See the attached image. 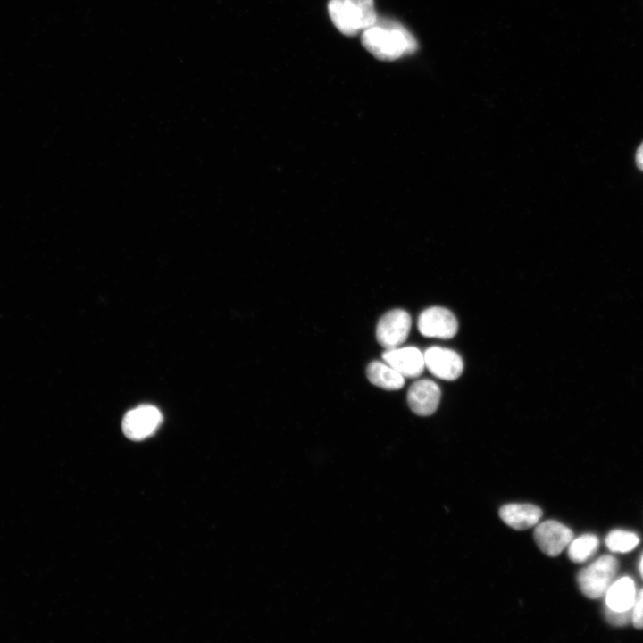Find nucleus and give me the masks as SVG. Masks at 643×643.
Listing matches in <instances>:
<instances>
[{"mask_svg": "<svg viewBox=\"0 0 643 643\" xmlns=\"http://www.w3.org/2000/svg\"><path fill=\"white\" fill-rule=\"evenodd\" d=\"M363 46L381 61H394L413 54L418 43L413 35L401 23L378 17L375 23L363 31Z\"/></svg>", "mask_w": 643, "mask_h": 643, "instance_id": "f257e3e1", "label": "nucleus"}, {"mask_svg": "<svg viewBox=\"0 0 643 643\" xmlns=\"http://www.w3.org/2000/svg\"><path fill=\"white\" fill-rule=\"evenodd\" d=\"M328 11L335 27L346 36L365 30L378 18L373 0H330Z\"/></svg>", "mask_w": 643, "mask_h": 643, "instance_id": "f03ea898", "label": "nucleus"}, {"mask_svg": "<svg viewBox=\"0 0 643 643\" xmlns=\"http://www.w3.org/2000/svg\"><path fill=\"white\" fill-rule=\"evenodd\" d=\"M618 571L617 560L605 555L582 569L578 575V584L584 596L597 599L605 595Z\"/></svg>", "mask_w": 643, "mask_h": 643, "instance_id": "7ed1b4c3", "label": "nucleus"}, {"mask_svg": "<svg viewBox=\"0 0 643 643\" xmlns=\"http://www.w3.org/2000/svg\"><path fill=\"white\" fill-rule=\"evenodd\" d=\"M411 317L402 309H393L383 314L376 327L378 343L386 349L402 345L411 329Z\"/></svg>", "mask_w": 643, "mask_h": 643, "instance_id": "20e7f679", "label": "nucleus"}, {"mask_svg": "<svg viewBox=\"0 0 643 643\" xmlns=\"http://www.w3.org/2000/svg\"><path fill=\"white\" fill-rule=\"evenodd\" d=\"M162 421L163 416L158 408L150 405H142L125 414L122 430L127 438L139 441L152 436Z\"/></svg>", "mask_w": 643, "mask_h": 643, "instance_id": "39448f33", "label": "nucleus"}, {"mask_svg": "<svg viewBox=\"0 0 643 643\" xmlns=\"http://www.w3.org/2000/svg\"><path fill=\"white\" fill-rule=\"evenodd\" d=\"M417 326L423 336L443 339L453 338L458 330V322L454 313L439 306H432L422 312Z\"/></svg>", "mask_w": 643, "mask_h": 643, "instance_id": "423d86ee", "label": "nucleus"}, {"mask_svg": "<svg viewBox=\"0 0 643 643\" xmlns=\"http://www.w3.org/2000/svg\"><path fill=\"white\" fill-rule=\"evenodd\" d=\"M573 539V532L563 523L547 520L538 523L534 539L540 550L548 556L558 555Z\"/></svg>", "mask_w": 643, "mask_h": 643, "instance_id": "0eeeda50", "label": "nucleus"}, {"mask_svg": "<svg viewBox=\"0 0 643 643\" xmlns=\"http://www.w3.org/2000/svg\"><path fill=\"white\" fill-rule=\"evenodd\" d=\"M425 367L435 376L446 380H456L463 372V363L454 350L431 347L423 354Z\"/></svg>", "mask_w": 643, "mask_h": 643, "instance_id": "6e6552de", "label": "nucleus"}, {"mask_svg": "<svg viewBox=\"0 0 643 643\" xmlns=\"http://www.w3.org/2000/svg\"><path fill=\"white\" fill-rule=\"evenodd\" d=\"M382 359L404 378H417L425 367L423 354L415 347L387 349Z\"/></svg>", "mask_w": 643, "mask_h": 643, "instance_id": "1a4fd4ad", "label": "nucleus"}, {"mask_svg": "<svg viewBox=\"0 0 643 643\" xmlns=\"http://www.w3.org/2000/svg\"><path fill=\"white\" fill-rule=\"evenodd\" d=\"M441 397L438 386L432 380L422 379L414 381L407 392L411 410L420 416L432 414L438 408Z\"/></svg>", "mask_w": 643, "mask_h": 643, "instance_id": "9d476101", "label": "nucleus"}, {"mask_svg": "<svg viewBox=\"0 0 643 643\" xmlns=\"http://www.w3.org/2000/svg\"><path fill=\"white\" fill-rule=\"evenodd\" d=\"M542 510L531 504H507L499 510L502 521L517 530L536 526L542 517Z\"/></svg>", "mask_w": 643, "mask_h": 643, "instance_id": "9b49d317", "label": "nucleus"}, {"mask_svg": "<svg viewBox=\"0 0 643 643\" xmlns=\"http://www.w3.org/2000/svg\"><path fill=\"white\" fill-rule=\"evenodd\" d=\"M636 587L630 577L613 581L605 593V607L615 611L630 610L636 598Z\"/></svg>", "mask_w": 643, "mask_h": 643, "instance_id": "f8f14e48", "label": "nucleus"}, {"mask_svg": "<svg viewBox=\"0 0 643 643\" xmlns=\"http://www.w3.org/2000/svg\"><path fill=\"white\" fill-rule=\"evenodd\" d=\"M366 376L372 384L386 390H397L405 384V378L385 362L370 363Z\"/></svg>", "mask_w": 643, "mask_h": 643, "instance_id": "ddd939ff", "label": "nucleus"}, {"mask_svg": "<svg viewBox=\"0 0 643 643\" xmlns=\"http://www.w3.org/2000/svg\"><path fill=\"white\" fill-rule=\"evenodd\" d=\"M599 539L594 534H583L572 539L568 545V556L574 563H583L597 552Z\"/></svg>", "mask_w": 643, "mask_h": 643, "instance_id": "4468645a", "label": "nucleus"}, {"mask_svg": "<svg viewBox=\"0 0 643 643\" xmlns=\"http://www.w3.org/2000/svg\"><path fill=\"white\" fill-rule=\"evenodd\" d=\"M639 543V537L630 531L615 530L605 539L606 547L613 552L626 553L631 551Z\"/></svg>", "mask_w": 643, "mask_h": 643, "instance_id": "2eb2a0df", "label": "nucleus"}, {"mask_svg": "<svg viewBox=\"0 0 643 643\" xmlns=\"http://www.w3.org/2000/svg\"><path fill=\"white\" fill-rule=\"evenodd\" d=\"M605 615L607 622L614 626H625L631 622V609L627 611H615L605 607Z\"/></svg>", "mask_w": 643, "mask_h": 643, "instance_id": "dca6fc26", "label": "nucleus"}, {"mask_svg": "<svg viewBox=\"0 0 643 643\" xmlns=\"http://www.w3.org/2000/svg\"><path fill=\"white\" fill-rule=\"evenodd\" d=\"M631 613L633 626L637 629H643V589L636 595Z\"/></svg>", "mask_w": 643, "mask_h": 643, "instance_id": "f3484780", "label": "nucleus"}, {"mask_svg": "<svg viewBox=\"0 0 643 643\" xmlns=\"http://www.w3.org/2000/svg\"><path fill=\"white\" fill-rule=\"evenodd\" d=\"M635 160L639 169L643 171V142L637 150Z\"/></svg>", "mask_w": 643, "mask_h": 643, "instance_id": "a211bd4d", "label": "nucleus"}, {"mask_svg": "<svg viewBox=\"0 0 643 643\" xmlns=\"http://www.w3.org/2000/svg\"><path fill=\"white\" fill-rule=\"evenodd\" d=\"M639 571H640V573H641V575H642V577H643V555H642V557H641V559H640V562H639Z\"/></svg>", "mask_w": 643, "mask_h": 643, "instance_id": "6ab92c4d", "label": "nucleus"}]
</instances>
